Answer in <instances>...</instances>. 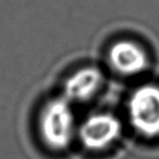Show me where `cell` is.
Wrapping results in <instances>:
<instances>
[{"mask_svg": "<svg viewBox=\"0 0 159 159\" xmlns=\"http://www.w3.org/2000/svg\"><path fill=\"white\" fill-rule=\"evenodd\" d=\"M104 81L102 71L94 66H84L64 77L59 92L75 106L92 100Z\"/></svg>", "mask_w": 159, "mask_h": 159, "instance_id": "277c9868", "label": "cell"}, {"mask_svg": "<svg viewBox=\"0 0 159 159\" xmlns=\"http://www.w3.org/2000/svg\"><path fill=\"white\" fill-rule=\"evenodd\" d=\"M129 118L138 132L148 138L159 135V88L144 84L129 100Z\"/></svg>", "mask_w": 159, "mask_h": 159, "instance_id": "3957f363", "label": "cell"}, {"mask_svg": "<svg viewBox=\"0 0 159 159\" xmlns=\"http://www.w3.org/2000/svg\"><path fill=\"white\" fill-rule=\"evenodd\" d=\"M108 60L111 67L124 75H135L147 66L145 51L138 43L130 40H119L111 47Z\"/></svg>", "mask_w": 159, "mask_h": 159, "instance_id": "5b68a950", "label": "cell"}, {"mask_svg": "<svg viewBox=\"0 0 159 159\" xmlns=\"http://www.w3.org/2000/svg\"><path fill=\"white\" fill-rule=\"evenodd\" d=\"M121 133L119 120L109 113H93L79 121L77 142L88 152H100L111 145Z\"/></svg>", "mask_w": 159, "mask_h": 159, "instance_id": "7a4b0ae2", "label": "cell"}, {"mask_svg": "<svg viewBox=\"0 0 159 159\" xmlns=\"http://www.w3.org/2000/svg\"><path fill=\"white\" fill-rule=\"evenodd\" d=\"M75 106L57 91L44 96L36 109L34 129L44 152L54 156L69 153L77 142L79 121Z\"/></svg>", "mask_w": 159, "mask_h": 159, "instance_id": "6da1fadb", "label": "cell"}]
</instances>
